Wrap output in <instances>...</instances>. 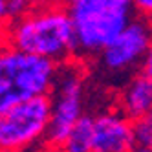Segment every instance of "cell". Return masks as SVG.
<instances>
[{"mask_svg": "<svg viewBox=\"0 0 152 152\" xmlns=\"http://www.w3.org/2000/svg\"><path fill=\"white\" fill-rule=\"evenodd\" d=\"M7 4V15H9V22L17 18L26 17L29 11H33L35 6L39 4V0H6Z\"/></svg>", "mask_w": 152, "mask_h": 152, "instance_id": "11", "label": "cell"}, {"mask_svg": "<svg viewBox=\"0 0 152 152\" xmlns=\"http://www.w3.org/2000/svg\"><path fill=\"white\" fill-rule=\"evenodd\" d=\"M134 137L136 145H145L152 148V112L134 121Z\"/></svg>", "mask_w": 152, "mask_h": 152, "instance_id": "10", "label": "cell"}, {"mask_svg": "<svg viewBox=\"0 0 152 152\" xmlns=\"http://www.w3.org/2000/svg\"><path fill=\"white\" fill-rule=\"evenodd\" d=\"M130 152H152L150 147H145V145H134V148Z\"/></svg>", "mask_w": 152, "mask_h": 152, "instance_id": "16", "label": "cell"}, {"mask_svg": "<svg viewBox=\"0 0 152 152\" xmlns=\"http://www.w3.org/2000/svg\"><path fill=\"white\" fill-rule=\"evenodd\" d=\"M7 44L20 51L66 64L77 55L73 22L64 2H39L26 17L7 22Z\"/></svg>", "mask_w": 152, "mask_h": 152, "instance_id": "1", "label": "cell"}, {"mask_svg": "<svg viewBox=\"0 0 152 152\" xmlns=\"http://www.w3.org/2000/svg\"><path fill=\"white\" fill-rule=\"evenodd\" d=\"M77 57H97L136 17L132 0H77L68 4Z\"/></svg>", "mask_w": 152, "mask_h": 152, "instance_id": "3", "label": "cell"}, {"mask_svg": "<svg viewBox=\"0 0 152 152\" xmlns=\"http://www.w3.org/2000/svg\"><path fill=\"white\" fill-rule=\"evenodd\" d=\"M119 110H121L130 121H137L152 112V79L145 73H134L130 77L121 94H119Z\"/></svg>", "mask_w": 152, "mask_h": 152, "instance_id": "8", "label": "cell"}, {"mask_svg": "<svg viewBox=\"0 0 152 152\" xmlns=\"http://www.w3.org/2000/svg\"><path fill=\"white\" fill-rule=\"evenodd\" d=\"M42 4H50V2H62V0H39Z\"/></svg>", "mask_w": 152, "mask_h": 152, "instance_id": "17", "label": "cell"}, {"mask_svg": "<svg viewBox=\"0 0 152 152\" xmlns=\"http://www.w3.org/2000/svg\"><path fill=\"white\" fill-rule=\"evenodd\" d=\"M59 152H94V115L84 114L75 123Z\"/></svg>", "mask_w": 152, "mask_h": 152, "instance_id": "9", "label": "cell"}, {"mask_svg": "<svg viewBox=\"0 0 152 152\" xmlns=\"http://www.w3.org/2000/svg\"><path fill=\"white\" fill-rule=\"evenodd\" d=\"M134 145V121L119 108L94 115V152H130Z\"/></svg>", "mask_w": 152, "mask_h": 152, "instance_id": "7", "label": "cell"}, {"mask_svg": "<svg viewBox=\"0 0 152 152\" xmlns=\"http://www.w3.org/2000/svg\"><path fill=\"white\" fill-rule=\"evenodd\" d=\"M61 66L13 46L0 50V114L20 103L51 95Z\"/></svg>", "mask_w": 152, "mask_h": 152, "instance_id": "2", "label": "cell"}, {"mask_svg": "<svg viewBox=\"0 0 152 152\" xmlns=\"http://www.w3.org/2000/svg\"><path fill=\"white\" fill-rule=\"evenodd\" d=\"M141 73H145L148 79H152V42H150V48L143 59V64H141Z\"/></svg>", "mask_w": 152, "mask_h": 152, "instance_id": "13", "label": "cell"}, {"mask_svg": "<svg viewBox=\"0 0 152 152\" xmlns=\"http://www.w3.org/2000/svg\"><path fill=\"white\" fill-rule=\"evenodd\" d=\"M51 117V99L37 97L0 114V152H24L46 137Z\"/></svg>", "mask_w": 152, "mask_h": 152, "instance_id": "5", "label": "cell"}, {"mask_svg": "<svg viewBox=\"0 0 152 152\" xmlns=\"http://www.w3.org/2000/svg\"><path fill=\"white\" fill-rule=\"evenodd\" d=\"M9 15H7V4L6 0H0V24H7Z\"/></svg>", "mask_w": 152, "mask_h": 152, "instance_id": "14", "label": "cell"}, {"mask_svg": "<svg viewBox=\"0 0 152 152\" xmlns=\"http://www.w3.org/2000/svg\"><path fill=\"white\" fill-rule=\"evenodd\" d=\"M84 95L86 84L79 66L72 62L62 64L59 70L55 88L50 95L51 117L46 134V141L50 147L59 150L62 141L70 134V130L84 115Z\"/></svg>", "mask_w": 152, "mask_h": 152, "instance_id": "4", "label": "cell"}, {"mask_svg": "<svg viewBox=\"0 0 152 152\" xmlns=\"http://www.w3.org/2000/svg\"><path fill=\"white\" fill-rule=\"evenodd\" d=\"M7 46V24H0V50Z\"/></svg>", "mask_w": 152, "mask_h": 152, "instance_id": "15", "label": "cell"}, {"mask_svg": "<svg viewBox=\"0 0 152 152\" xmlns=\"http://www.w3.org/2000/svg\"><path fill=\"white\" fill-rule=\"evenodd\" d=\"M132 4L136 9V15L152 22V0H132Z\"/></svg>", "mask_w": 152, "mask_h": 152, "instance_id": "12", "label": "cell"}, {"mask_svg": "<svg viewBox=\"0 0 152 152\" xmlns=\"http://www.w3.org/2000/svg\"><path fill=\"white\" fill-rule=\"evenodd\" d=\"M152 42V22L136 15L130 24L108 44L99 55V66L104 73L119 77L141 68Z\"/></svg>", "mask_w": 152, "mask_h": 152, "instance_id": "6", "label": "cell"}]
</instances>
